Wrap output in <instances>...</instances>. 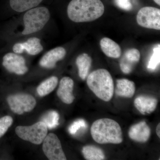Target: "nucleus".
Masks as SVG:
<instances>
[{
  "instance_id": "ddd939ff",
  "label": "nucleus",
  "mask_w": 160,
  "mask_h": 160,
  "mask_svg": "<svg viewBox=\"0 0 160 160\" xmlns=\"http://www.w3.org/2000/svg\"><path fill=\"white\" fill-rule=\"evenodd\" d=\"M73 86L74 82L71 78L66 77L60 81L57 95L63 102L70 104L74 101L75 98L72 93Z\"/></svg>"
},
{
  "instance_id": "4468645a",
  "label": "nucleus",
  "mask_w": 160,
  "mask_h": 160,
  "mask_svg": "<svg viewBox=\"0 0 160 160\" xmlns=\"http://www.w3.org/2000/svg\"><path fill=\"white\" fill-rule=\"evenodd\" d=\"M150 135V127L144 121L132 126L129 131V137L138 142H146L149 140Z\"/></svg>"
},
{
  "instance_id": "b1692460",
  "label": "nucleus",
  "mask_w": 160,
  "mask_h": 160,
  "mask_svg": "<svg viewBox=\"0 0 160 160\" xmlns=\"http://www.w3.org/2000/svg\"><path fill=\"white\" fill-rule=\"evenodd\" d=\"M87 127L86 121L82 119H80L73 122L69 126L68 130L70 134L75 135L80 129H86Z\"/></svg>"
},
{
  "instance_id": "5701e85b",
  "label": "nucleus",
  "mask_w": 160,
  "mask_h": 160,
  "mask_svg": "<svg viewBox=\"0 0 160 160\" xmlns=\"http://www.w3.org/2000/svg\"><path fill=\"white\" fill-rule=\"evenodd\" d=\"M160 62V45H157L154 47L153 52L147 65V69L153 71L158 68Z\"/></svg>"
},
{
  "instance_id": "f257e3e1",
  "label": "nucleus",
  "mask_w": 160,
  "mask_h": 160,
  "mask_svg": "<svg viewBox=\"0 0 160 160\" xmlns=\"http://www.w3.org/2000/svg\"><path fill=\"white\" fill-rule=\"evenodd\" d=\"M104 11L101 0H72L67 7L69 19L77 23L94 21L102 17Z\"/></svg>"
},
{
  "instance_id": "7ed1b4c3",
  "label": "nucleus",
  "mask_w": 160,
  "mask_h": 160,
  "mask_svg": "<svg viewBox=\"0 0 160 160\" xmlns=\"http://www.w3.org/2000/svg\"><path fill=\"white\" fill-rule=\"evenodd\" d=\"M89 89L97 97L105 102L111 99L114 93V84L111 74L105 69L92 72L87 78Z\"/></svg>"
},
{
  "instance_id": "a211bd4d",
  "label": "nucleus",
  "mask_w": 160,
  "mask_h": 160,
  "mask_svg": "<svg viewBox=\"0 0 160 160\" xmlns=\"http://www.w3.org/2000/svg\"><path fill=\"white\" fill-rule=\"evenodd\" d=\"M43 0H10L12 9L17 12H23L35 8Z\"/></svg>"
},
{
  "instance_id": "f8f14e48",
  "label": "nucleus",
  "mask_w": 160,
  "mask_h": 160,
  "mask_svg": "<svg viewBox=\"0 0 160 160\" xmlns=\"http://www.w3.org/2000/svg\"><path fill=\"white\" fill-rule=\"evenodd\" d=\"M140 52L137 49L133 48L126 50L120 61V68L122 72L125 74L130 73L140 61Z\"/></svg>"
},
{
  "instance_id": "2eb2a0df",
  "label": "nucleus",
  "mask_w": 160,
  "mask_h": 160,
  "mask_svg": "<svg viewBox=\"0 0 160 160\" xmlns=\"http://www.w3.org/2000/svg\"><path fill=\"white\" fill-rule=\"evenodd\" d=\"M158 101L155 98L147 96H140L134 100L136 109L142 114H150L156 109Z\"/></svg>"
},
{
  "instance_id": "9b49d317",
  "label": "nucleus",
  "mask_w": 160,
  "mask_h": 160,
  "mask_svg": "<svg viewBox=\"0 0 160 160\" xmlns=\"http://www.w3.org/2000/svg\"><path fill=\"white\" fill-rule=\"evenodd\" d=\"M66 54V49L62 47H58L52 49L47 52L40 60V65L46 69H53L55 67L58 61L62 60Z\"/></svg>"
},
{
  "instance_id": "a878e982",
  "label": "nucleus",
  "mask_w": 160,
  "mask_h": 160,
  "mask_svg": "<svg viewBox=\"0 0 160 160\" xmlns=\"http://www.w3.org/2000/svg\"><path fill=\"white\" fill-rule=\"evenodd\" d=\"M116 5L123 10L129 11L132 9V6L130 0H115Z\"/></svg>"
},
{
  "instance_id": "412c9836",
  "label": "nucleus",
  "mask_w": 160,
  "mask_h": 160,
  "mask_svg": "<svg viewBox=\"0 0 160 160\" xmlns=\"http://www.w3.org/2000/svg\"><path fill=\"white\" fill-rule=\"evenodd\" d=\"M82 152L86 160H102L105 159L103 150L95 146L89 145L84 146Z\"/></svg>"
},
{
  "instance_id": "39448f33",
  "label": "nucleus",
  "mask_w": 160,
  "mask_h": 160,
  "mask_svg": "<svg viewBox=\"0 0 160 160\" xmlns=\"http://www.w3.org/2000/svg\"><path fill=\"white\" fill-rule=\"evenodd\" d=\"M16 133L22 139L35 145L42 142L48 132V128L44 122L41 121L30 126H18Z\"/></svg>"
},
{
  "instance_id": "393cba45",
  "label": "nucleus",
  "mask_w": 160,
  "mask_h": 160,
  "mask_svg": "<svg viewBox=\"0 0 160 160\" xmlns=\"http://www.w3.org/2000/svg\"><path fill=\"white\" fill-rule=\"evenodd\" d=\"M13 119L9 116H6L0 118V138L6 133L12 125Z\"/></svg>"
},
{
  "instance_id": "cd10ccee",
  "label": "nucleus",
  "mask_w": 160,
  "mask_h": 160,
  "mask_svg": "<svg viewBox=\"0 0 160 160\" xmlns=\"http://www.w3.org/2000/svg\"><path fill=\"white\" fill-rule=\"evenodd\" d=\"M155 2L157 3L158 5L159 6L160 5V0H153Z\"/></svg>"
},
{
  "instance_id": "f03ea898",
  "label": "nucleus",
  "mask_w": 160,
  "mask_h": 160,
  "mask_svg": "<svg viewBox=\"0 0 160 160\" xmlns=\"http://www.w3.org/2000/svg\"><path fill=\"white\" fill-rule=\"evenodd\" d=\"M91 134L96 142L101 144H120L122 142V132L120 125L114 120L100 119L91 126Z\"/></svg>"
},
{
  "instance_id": "9d476101",
  "label": "nucleus",
  "mask_w": 160,
  "mask_h": 160,
  "mask_svg": "<svg viewBox=\"0 0 160 160\" xmlns=\"http://www.w3.org/2000/svg\"><path fill=\"white\" fill-rule=\"evenodd\" d=\"M12 50L17 54H21L24 52H26L30 55H36L43 51V47L39 38H31L24 42L14 44Z\"/></svg>"
},
{
  "instance_id": "bb28decb",
  "label": "nucleus",
  "mask_w": 160,
  "mask_h": 160,
  "mask_svg": "<svg viewBox=\"0 0 160 160\" xmlns=\"http://www.w3.org/2000/svg\"><path fill=\"white\" fill-rule=\"evenodd\" d=\"M156 132L159 138H160V124L159 123L158 124L156 128Z\"/></svg>"
},
{
  "instance_id": "6e6552de",
  "label": "nucleus",
  "mask_w": 160,
  "mask_h": 160,
  "mask_svg": "<svg viewBox=\"0 0 160 160\" xmlns=\"http://www.w3.org/2000/svg\"><path fill=\"white\" fill-rule=\"evenodd\" d=\"M42 149L43 152L49 160H66L60 140L54 133L47 135L43 141Z\"/></svg>"
},
{
  "instance_id": "dca6fc26",
  "label": "nucleus",
  "mask_w": 160,
  "mask_h": 160,
  "mask_svg": "<svg viewBox=\"0 0 160 160\" xmlns=\"http://www.w3.org/2000/svg\"><path fill=\"white\" fill-rule=\"evenodd\" d=\"M101 49L108 57L118 58L121 57L122 50L120 46L113 40L104 38L100 41Z\"/></svg>"
},
{
  "instance_id": "1a4fd4ad",
  "label": "nucleus",
  "mask_w": 160,
  "mask_h": 160,
  "mask_svg": "<svg viewBox=\"0 0 160 160\" xmlns=\"http://www.w3.org/2000/svg\"><path fill=\"white\" fill-rule=\"evenodd\" d=\"M2 65L9 72L18 75L25 74L28 71L25 59L15 52H9L4 56Z\"/></svg>"
},
{
  "instance_id": "4be33fe9",
  "label": "nucleus",
  "mask_w": 160,
  "mask_h": 160,
  "mask_svg": "<svg viewBox=\"0 0 160 160\" xmlns=\"http://www.w3.org/2000/svg\"><path fill=\"white\" fill-rule=\"evenodd\" d=\"M59 115L57 112L51 111L46 113L42 119V122L46 124L49 129L55 128L59 125Z\"/></svg>"
},
{
  "instance_id": "aec40b11",
  "label": "nucleus",
  "mask_w": 160,
  "mask_h": 160,
  "mask_svg": "<svg viewBox=\"0 0 160 160\" xmlns=\"http://www.w3.org/2000/svg\"><path fill=\"white\" fill-rule=\"evenodd\" d=\"M58 80L57 77L52 76L43 81L37 88L39 95L44 97L49 94L53 91L57 86Z\"/></svg>"
},
{
  "instance_id": "0eeeda50",
  "label": "nucleus",
  "mask_w": 160,
  "mask_h": 160,
  "mask_svg": "<svg viewBox=\"0 0 160 160\" xmlns=\"http://www.w3.org/2000/svg\"><path fill=\"white\" fill-rule=\"evenodd\" d=\"M137 22L144 28L160 30V9L152 7H143L137 15Z\"/></svg>"
},
{
  "instance_id": "20e7f679",
  "label": "nucleus",
  "mask_w": 160,
  "mask_h": 160,
  "mask_svg": "<svg viewBox=\"0 0 160 160\" xmlns=\"http://www.w3.org/2000/svg\"><path fill=\"white\" fill-rule=\"evenodd\" d=\"M50 18V12L46 7L29 9L23 16L24 28L22 34L28 35L40 31L48 22Z\"/></svg>"
},
{
  "instance_id": "f3484780",
  "label": "nucleus",
  "mask_w": 160,
  "mask_h": 160,
  "mask_svg": "<svg viewBox=\"0 0 160 160\" xmlns=\"http://www.w3.org/2000/svg\"><path fill=\"white\" fill-rule=\"evenodd\" d=\"M135 92V85L132 81L127 79H120L117 81L115 92L119 96L126 98L133 97Z\"/></svg>"
},
{
  "instance_id": "423d86ee",
  "label": "nucleus",
  "mask_w": 160,
  "mask_h": 160,
  "mask_svg": "<svg viewBox=\"0 0 160 160\" xmlns=\"http://www.w3.org/2000/svg\"><path fill=\"white\" fill-rule=\"evenodd\" d=\"M7 102L12 111L19 115L32 111L36 105V101L32 96L24 93L9 96Z\"/></svg>"
},
{
  "instance_id": "6ab92c4d",
  "label": "nucleus",
  "mask_w": 160,
  "mask_h": 160,
  "mask_svg": "<svg viewBox=\"0 0 160 160\" xmlns=\"http://www.w3.org/2000/svg\"><path fill=\"white\" fill-rule=\"evenodd\" d=\"M76 63L78 69L80 78L83 80L86 79L91 66V58L86 53H82L77 58Z\"/></svg>"
}]
</instances>
